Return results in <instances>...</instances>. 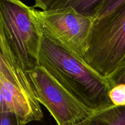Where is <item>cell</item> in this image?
<instances>
[{"label": "cell", "mask_w": 125, "mask_h": 125, "mask_svg": "<svg viewBox=\"0 0 125 125\" xmlns=\"http://www.w3.org/2000/svg\"><path fill=\"white\" fill-rule=\"evenodd\" d=\"M115 85L125 84V60L118 70L110 78Z\"/></svg>", "instance_id": "8fae6325"}, {"label": "cell", "mask_w": 125, "mask_h": 125, "mask_svg": "<svg viewBox=\"0 0 125 125\" xmlns=\"http://www.w3.org/2000/svg\"><path fill=\"white\" fill-rule=\"evenodd\" d=\"M39 65L85 106L100 110L114 106L109 92L115 84L82 57L43 35Z\"/></svg>", "instance_id": "6da1fadb"}, {"label": "cell", "mask_w": 125, "mask_h": 125, "mask_svg": "<svg viewBox=\"0 0 125 125\" xmlns=\"http://www.w3.org/2000/svg\"><path fill=\"white\" fill-rule=\"evenodd\" d=\"M32 8L44 37L84 57L89 46L94 18L80 14L72 7L46 10Z\"/></svg>", "instance_id": "5b68a950"}, {"label": "cell", "mask_w": 125, "mask_h": 125, "mask_svg": "<svg viewBox=\"0 0 125 125\" xmlns=\"http://www.w3.org/2000/svg\"><path fill=\"white\" fill-rule=\"evenodd\" d=\"M0 31L23 69L39 65L43 35L32 7L19 0H0Z\"/></svg>", "instance_id": "277c9868"}, {"label": "cell", "mask_w": 125, "mask_h": 125, "mask_svg": "<svg viewBox=\"0 0 125 125\" xmlns=\"http://www.w3.org/2000/svg\"><path fill=\"white\" fill-rule=\"evenodd\" d=\"M7 112L18 116L23 125L43 118L28 73L0 31V113Z\"/></svg>", "instance_id": "3957f363"}, {"label": "cell", "mask_w": 125, "mask_h": 125, "mask_svg": "<svg viewBox=\"0 0 125 125\" xmlns=\"http://www.w3.org/2000/svg\"><path fill=\"white\" fill-rule=\"evenodd\" d=\"M109 98L114 106H125V84L115 85L110 91Z\"/></svg>", "instance_id": "9c48e42d"}, {"label": "cell", "mask_w": 125, "mask_h": 125, "mask_svg": "<svg viewBox=\"0 0 125 125\" xmlns=\"http://www.w3.org/2000/svg\"><path fill=\"white\" fill-rule=\"evenodd\" d=\"M76 125H125V106H112L96 110Z\"/></svg>", "instance_id": "ba28073f"}, {"label": "cell", "mask_w": 125, "mask_h": 125, "mask_svg": "<svg viewBox=\"0 0 125 125\" xmlns=\"http://www.w3.org/2000/svg\"><path fill=\"white\" fill-rule=\"evenodd\" d=\"M103 0H38L33 8L46 10L60 7H72L78 13L95 19Z\"/></svg>", "instance_id": "52a82bcc"}, {"label": "cell", "mask_w": 125, "mask_h": 125, "mask_svg": "<svg viewBox=\"0 0 125 125\" xmlns=\"http://www.w3.org/2000/svg\"><path fill=\"white\" fill-rule=\"evenodd\" d=\"M0 125H23L18 117L10 112L0 113Z\"/></svg>", "instance_id": "30bf717a"}, {"label": "cell", "mask_w": 125, "mask_h": 125, "mask_svg": "<svg viewBox=\"0 0 125 125\" xmlns=\"http://www.w3.org/2000/svg\"><path fill=\"white\" fill-rule=\"evenodd\" d=\"M26 72L38 101L47 109L57 125H76L95 111L78 100L44 67L37 65Z\"/></svg>", "instance_id": "8992f818"}, {"label": "cell", "mask_w": 125, "mask_h": 125, "mask_svg": "<svg viewBox=\"0 0 125 125\" xmlns=\"http://www.w3.org/2000/svg\"><path fill=\"white\" fill-rule=\"evenodd\" d=\"M83 59L109 79L120 68L125 60V0H107L100 10Z\"/></svg>", "instance_id": "7a4b0ae2"}]
</instances>
